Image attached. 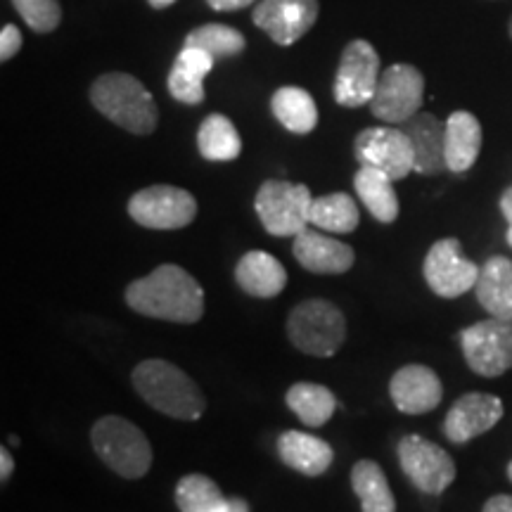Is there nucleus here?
<instances>
[{
    "label": "nucleus",
    "instance_id": "1",
    "mask_svg": "<svg viewBox=\"0 0 512 512\" xmlns=\"http://www.w3.org/2000/svg\"><path fill=\"white\" fill-rule=\"evenodd\" d=\"M126 304L140 316L190 325L204 316V290L181 266L164 264L128 285Z\"/></svg>",
    "mask_w": 512,
    "mask_h": 512
},
{
    "label": "nucleus",
    "instance_id": "2",
    "mask_svg": "<svg viewBox=\"0 0 512 512\" xmlns=\"http://www.w3.org/2000/svg\"><path fill=\"white\" fill-rule=\"evenodd\" d=\"M133 387L159 413L176 420H200L207 399L195 380H190L174 363L152 358L136 366L131 375Z\"/></svg>",
    "mask_w": 512,
    "mask_h": 512
},
{
    "label": "nucleus",
    "instance_id": "3",
    "mask_svg": "<svg viewBox=\"0 0 512 512\" xmlns=\"http://www.w3.org/2000/svg\"><path fill=\"white\" fill-rule=\"evenodd\" d=\"M91 102L102 117L133 136H150L157 128L159 110L155 98L131 74L112 72L98 76L91 86Z\"/></svg>",
    "mask_w": 512,
    "mask_h": 512
},
{
    "label": "nucleus",
    "instance_id": "4",
    "mask_svg": "<svg viewBox=\"0 0 512 512\" xmlns=\"http://www.w3.org/2000/svg\"><path fill=\"white\" fill-rule=\"evenodd\" d=\"M95 453L110 470L124 479H140L152 465L150 441L131 420L119 415L100 418L91 430Z\"/></svg>",
    "mask_w": 512,
    "mask_h": 512
},
{
    "label": "nucleus",
    "instance_id": "5",
    "mask_svg": "<svg viewBox=\"0 0 512 512\" xmlns=\"http://www.w3.org/2000/svg\"><path fill=\"white\" fill-rule=\"evenodd\" d=\"M287 337L302 354L335 356L347 337V318L325 299L297 304L287 318Z\"/></svg>",
    "mask_w": 512,
    "mask_h": 512
},
{
    "label": "nucleus",
    "instance_id": "6",
    "mask_svg": "<svg viewBox=\"0 0 512 512\" xmlns=\"http://www.w3.org/2000/svg\"><path fill=\"white\" fill-rule=\"evenodd\" d=\"M311 190L302 183L266 181L256 192L254 209L266 233L275 238H297L311 223Z\"/></svg>",
    "mask_w": 512,
    "mask_h": 512
},
{
    "label": "nucleus",
    "instance_id": "7",
    "mask_svg": "<svg viewBox=\"0 0 512 512\" xmlns=\"http://www.w3.org/2000/svg\"><path fill=\"white\" fill-rule=\"evenodd\" d=\"M425 100V76L413 64H392L384 69L370 100V112L384 124H403L420 112Z\"/></svg>",
    "mask_w": 512,
    "mask_h": 512
},
{
    "label": "nucleus",
    "instance_id": "8",
    "mask_svg": "<svg viewBox=\"0 0 512 512\" xmlns=\"http://www.w3.org/2000/svg\"><path fill=\"white\" fill-rule=\"evenodd\" d=\"M460 344L472 373L498 377L512 368V320H479L460 332Z\"/></svg>",
    "mask_w": 512,
    "mask_h": 512
},
{
    "label": "nucleus",
    "instance_id": "9",
    "mask_svg": "<svg viewBox=\"0 0 512 512\" xmlns=\"http://www.w3.org/2000/svg\"><path fill=\"white\" fill-rule=\"evenodd\" d=\"M128 216L150 230H178L197 216V202L188 190L174 185H152L128 200Z\"/></svg>",
    "mask_w": 512,
    "mask_h": 512
},
{
    "label": "nucleus",
    "instance_id": "10",
    "mask_svg": "<svg viewBox=\"0 0 512 512\" xmlns=\"http://www.w3.org/2000/svg\"><path fill=\"white\" fill-rule=\"evenodd\" d=\"M354 155L358 164L382 171L392 181H401L415 171L411 138L401 126H375L361 131L356 136Z\"/></svg>",
    "mask_w": 512,
    "mask_h": 512
},
{
    "label": "nucleus",
    "instance_id": "11",
    "mask_svg": "<svg viewBox=\"0 0 512 512\" xmlns=\"http://www.w3.org/2000/svg\"><path fill=\"white\" fill-rule=\"evenodd\" d=\"M399 463L406 475L422 494L439 496L456 479V463L444 448L418 434H408L399 444Z\"/></svg>",
    "mask_w": 512,
    "mask_h": 512
},
{
    "label": "nucleus",
    "instance_id": "12",
    "mask_svg": "<svg viewBox=\"0 0 512 512\" xmlns=\"http://www.w3.org/2000/svg\"><path fill=\"white\" fill-rule=\"evenodd\" d=\"M380 55L363 38L344 48L335 76V100L342 107H363L373 100L380 81Z\"/></svg>",
    "mask_w": 512,
    "mask_h": 512
},
{
    "label": "nucleus",
    "instance_id": "13",
    "mask_svg": "<svg viewBox=\"0 0 512 512\" xmlns=\"http://www.w3.org/2000/svg\"><path fill=\"white\" fill-rule=\"evenodd\" d=\"M422 273L430 290L444 299H456L460 294L475 290L479 280V266L465 259L456 238L434 242L425 256Z\"/></svg>",
    "mask_w": 512,
    "mask_h": 512
},
{
    "label": "nucleus",
    "instance_id": "14",
    "mask_svg": "<svg viewBox=\"0 0 512 512\" xmlns=\"http://www.w3.org/2000/svg\"><path fill=\"white\" fill-rule=\"evenodd\" d=\"M318 19V0H261L252 22L278 46H292Z\"/></svg>",
    "mask_w": 512,
    "mask_h": 512
},
{
    "label": "nucleus",
    "instance_id": "15",
    "mask_svg": "<svg viewBox=\"0 0 512 512\" xmlns=\"http://www.w3.org/2000/svg\"><path fill=\"white\" fill-rule=\"evenodd\" d=\"M503 418V401L494 394L472 392L453 403L444 420V434L453 444H467L479 434L494 430Z\"/></svg>",
    "mask_w": 512,
    "mask_h": 512
},
{
    "label": "nucleus",
    "instance_id": "16",
    "mask_svg": "<svg viewBox=\"0 0 512 512\" xmlns=\"http://www.w3.org/2000/svg\"><path fill=\"white\" fill-rule=\"evenodd\" d=\"M389 394H392L394 406L406 415L430 413L441 403L444 387L432 368L411 363L396 370L392 382H389Z\"/></svg>",
    "mask_w": 512,
    "mask_h": 512
},
{
    "label": "nucleus",
    "instance_id": "17",
    "mask_svg": "<svg viewBox=\"0 0 512 512\" xmlns=\"http://www.w3.org/2000/svg\"><path fill=\"white\" fill-rule=\"evenodd\" d=\"M415 155V174L437 176L446 171V124L430 112H418L401 124Z\"/></svg>",
    "mask_w": 512,
    "mask_h": 512
},
{
    "label": "nucleus",
    "instance_id": "18",
    "mask_svg": "<svg viewBox=\"0 0 512 512\" xmlns=\"http://www.w3.org/2000/svg\"><path fill=\"white\" fill-rule=\"evenodd\" d=\"M292 252L294 259L311 273H347L356 261L354 249L349 245H344V242L335 238H328V235L313 233L309 228L294 238Z\"/></svg>",
    "mask_w": 512,
    "mask_h": 512
},
{
    "label": "nucleus",
    "instance_id": "19",
    "mask_svg": "<svg viewBox=\"0 0 512 512\" xmlns=\"http://www.w3.org/2000/svg\"><path fill=\"white\" fill-rule=\"evenodd\" d=\"M235 280L247 294L259 299L278 297L287 285V271L275 256L261 249L247 252L235 268Z\"/></svg>",
    "mask_w": 512,
    "mask_h": 512
},
{
    "label": "nucleus",
    "instance_id": "20",
    "mask_svg": "<svg viewBox=\"0 0 512 512\" xmlns=\"http://www.w3.org/2000/svg\"><path fill=\"white\" fill-rule=\"evenodd\" d=\"M482 150V124L472 112H453L446 119V166L453 174L472 169Z\"/></svg>",
    "mask_w": 512,
    "mask_h": 512
},
{
    "label": "nucleus",
    "instance_id": "21",
    "mask_svg": "<svg viewBox=\"0 0 512 512\" xmlns=\"http://www.w3.org/2000/svg\"><path fill=\"white\" fill-rule=\"evenodd\" d=\"M477 302L494 318L512 320V261L508 256H491L479 268L475 285Z\"/></svg>",
    "mask_w": 512,
    "mask_h": 512
},
{
    "label": "nucleus",
    "instance_id": "22",
    "mask_svg": "<svg viewBox=\"0 0 512 512\" xmlns=\"http://www.w3.org/2000/svg\"><path fill=\"white\" fill-rule=\"evenodd\" d=\"M214 67V57L200 48L183 46L169 72V93L183 105H202L204 102V76Z\"/></svg>",
    "mask_w": 512,
    "mask_h": 512
},
{
    "label": "nucleus",
    "instance_id": "23",
    "mask_svg": "<svg viewBox=\"0 0 512 512\" xmlns=\"http://www.w3.org/2000/svg\"><path fill=\"white\" fill-rule=\"evenodd\" d=\"M278 453L283 463L306 477H318L332 465V446L328 441L304 432H285L278 439Z\"/></svg>",
    "mask_w": 512,
    "mask_h": 512
},
{
    "label": "nucleus",
    "instance_id": "24",
    "mask_svg": "<svg viewBox=\"0 0 512 512\" xmlns=\"http://www.w3.org/2000/svg\"><path fill=\"white\" fill-rule=\"evenodd\" d=\"M354 188L358 200L363 202L373 219L380 223H394L399 216V197H396L394 181L382 171L361 166L354 176Z\"/></svg>",
    "mask_w": 512,
    "mask_h": 512
},
{
    "label": "nucleus",
    "instance_id": "25",
    "mask_svg": "<svg viewBox=\"0 0 512 512\" xmlns=\"http://www.w3.org/2000/svg\"><path fill=\"white\" fill-rule=\"evenodd\" d=\"M271 110L275 119L290 133H297V136H306V133H311L318 126V107L304 88H278L271 98Z\"/></svg>",
    "mask_w": 512,
    "mask_h": 512
},
{
    "label": "nucleus",
    "instance_id": "26",
    "mask_svg": "<svg viewBox=\"0 0 512 512\" xmlns=\"http://www.w3.org/2000/svg\"><path fill=\"white\" fill-rule=\"evenodd\" d=\"M197 147L209 162H233L240 157L242 140L226 114H209L197 131Z\"/></svg>",
    "mask_w": 512,
    "mask_h": 512
},
{
    "label": "nucleus",
    "instance_id": "27",
    "mask_svg": "<svg viewBox=\"0 0 512 512\" xmlns=\"http://www.w3.org/2000/svg\"><path fill=\"white\" fill-rule=\"evenodd\" d=\"M287 406L304 425L323 427L337 411V399L323 384L297 382L287 392Z\"/></svg>",
    "mask_w": 512,
    "mask_h": 512
},
{
    "label": "nucleus",
    "instance_id": "28",
    "mask_svg": "<svg viewBox=\"0 0 512 512\" xmlns=\"http://www.w3.org/2000/svg\"><path fill=\"white\" fill-rule=\"evenodd\" d=\"M351 486L361 498L363 512H396L392 489L375 460H358L351 470Z\"/></svg>",
    "mask_w": 512,
    "mask_h": 512
},
{
    "label": "nucleus",
    "instance_id": "29",
    "mask_svg": "<svg viewBox=\"0 0 512 512\" xmlns=\"http://www.w3.org/2000/svg\"><path fill=\"white\" fill-rule=\"evenodd\" d=\"M358 207L354 197L347 192H332V195L316 197L311 204V223L328 233H351L358 228Z\"/></svg>",
    "mask_w": 512,
    "mask_h": 512
},
{
    "label": "nucleus",
    "instance_id": "30",
    "mask_svg": "<svg viewBox=\"0 0 512 512\" xmlns=\"http://www.w3.org/2000/svg\"><path fill=\"white\" fill-rule=\"evenodd\" d=\"M176 505L181 512H230V501L223 498L219 484L204 475H188L178 482Z\"/></svg>",
    "mask_w": 512,
    "mask_h": 512
},
{
    "label": "nucleus",
    "instance_id": "31",
    "mask_svg": "<svg viewBox=\"0 0 512 512\" xmlns=\"http://www.w3.org/2000/svg\"><path fill=\"white\" fill-rule=\"evenodd\" d=\"M185 46L200 48L214 60H219V57L240 55L247 41L238 29L226 27V24H202V27L190 31L188 38H185Z\"/></svg>",
    "mask_w": 512,
    "mask_h": 512
},
{
    "label": "nucleus",
    "instance_id": "32",
    "mask_svg": "<svg viewBox=\"0 0 512 512\" xmlns=\"http://www.w3.org/2000/svg\"><path fill=\"white\" fill-rule=\"evenodd\" d=\"M12 5L36 34H50L62 22V8L57 0H12Z\"/></svg>",
    "mask_w": 512,
    "mask_h": 512
},
{
    "label": "nucleus",
    "instance_id": "33",
    "mask_svg": "<svg viewBox=\"0 0 512 512\" xmlns=\"http://www.w3.org/2000/svg\"><path fill=\"white\" fill-rule=\"evenodd\" d=\"M19 48H22V31L15 24H5L0 31V60L8 62L19 53Z\"/></svg>",
    "mask_w": 512,
    "mask_h": 512
},
{
    "label": "nucleus",
    "instance_id": "34",
    "mask_svg": "<svg viewBox=\"0 0 512 512\" xmlns=\"http://www.w3.org/2000/svg\"><path fill=\"white\" fill-rule=\"evenodd\" d=\"M254 0H207V5L216 12H233V10H242L247 5H252Z\"/></svg>",
    "mask_w": 512,
    "mask_h": 512
},
{
    "label": "nucleus",
    "instance_id": "35",
    "mask_svg": "<svg viewBox=\"0 0 512 512\" xmlns=\"http://www.w3.org/2000/svg\"><path fill=\"white\" fill-rule=\"evenodd\" d=\"M482 512H512V496L501 494V496L489 498Z\"/></svg>",
    "mask_w": 512,
    "mask_h": 512
},
{
    "label": "nucleus",
    "instance_id": "36",
    "mask_svg": "<svg viewBox=\"0 0 512 512\" xmlns=\"http://www.w3.org/2000/svg\"><path fill=\"white\" fill-rule=\"evenodd\" d=\"M12 470H15V460H12L8 446H3L0 448V479H3V482L10 479Z\"/></svg>",
    "mask_w": 512,
    "mask_h": 512
},
{
    "label": "nucleus",
    "instance_id": "37",
    "mask_svg": "<svg viewBox=\"0 0 512 512\" xmlns=\"http://www.w3.org/2000/svg\"><path fill=\"white\" fill-rule=\"evenodd\" d=\"M501 211H503L505 221H508L512 226V188H508L501 195Z\"/></svg>",
    "mask_w": 512,
    "mask_h": 512
},
{
    "label": "nucleus",
    "instance_id": "38",
    "mask_svg": "<svg viewBox=\"0 0 512 512\" xmlns=\"http://www.w3.org/2000/svg\"><path fill=\"white\" fill-rule=\"evenodd\" d=\"M230 512H249V508L242 498H230Z\"/></svg>",
    "mask_w": 512,
    "mask_h": 512
},
{
    "label": "nucleus",
    "instance_id": "39",
    "mask_svg": "<svg viewBox=\"0 0 512 512\" xmlns=\"http://www.w3.org/2000/svg\"><path fill=\"white\" fill-rule=\"evenodd\" d=\"M147 3H150L155 10H164V8H169V5H174L176 0H147Z\"/></svg>",
    "mask_w": 512,
    "mask_h": 512
},
{
    "label": "nucleus",
    "instance_id": "40",
    "mask_svg": "<svg viewBox=\"0 0 512 512\" xmlns=\"http://www.w3.org/2000/svg\"><path fill=\"white\" fill-rule=\"evenodd\" d=\"M505 238H508V245L512 247V226H510V230H508V235H505Z\"/></svg>",
    "mask_w": 512,
    "mask_h": 512
},
{
    "label": "nucleus",
    "instance_id": "41",
    "mask_svg": "<svg viewBox=\"0 0 512 512\" xmlns=\"http://www.w3.org/2000/svg\"><path fill=\"white\" fill-rule=\"evenodd\" d=\"M508 31H510V38H512V15H510V22H508Z\"/></svg>",
    "mask_w": 512,
    "mask_h": 512
},
{
    "label": "nucleus",
    "instance_id": "42",
    "mask_svg": "<svg viewBox=\"0 0 512 512\" xmlns=\"http://www.w3.org/2000/svg\"><path fill=\"white\" fill-rule=\"evenodd\" d=\"M508 477H510V482H512V463L508 465Z\"/></svg>",
    "mask_w": 512,
    "mask_h": 512
}]
</instances>
